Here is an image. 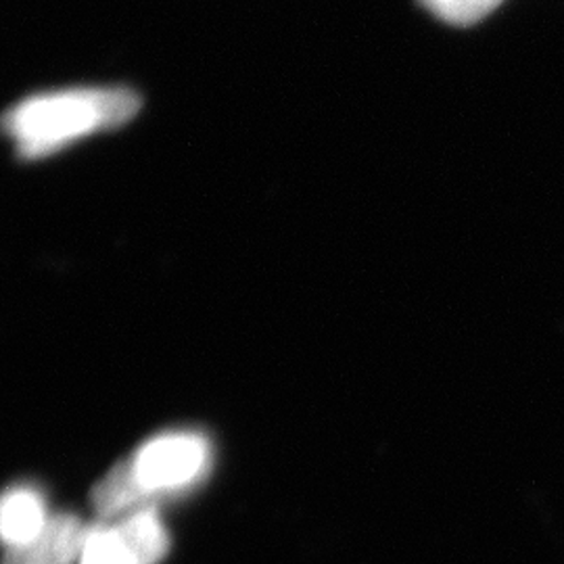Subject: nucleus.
I'll list each match as a JSON object with an SVG mask.
<instances>
[{"label": "nucleus", "instance_id": "1", "mask_svg": "<svg viewBox=\"0 0 564 564\" xmlns=\"http://www.w3.org/2000/svg\"><path fill=\"white\" fill-rule=\"evenodd\" d=\"M139 109L141 97L128 88H69L23 99L4 113L2 123L21 158L39 160L84 137L120 128Z\"/></svg>", "mask_w": 564, "mask_h": 564}, {"label": "nucleus", "instance_id": "2", "mask_svg": "<svg viewBox=\"0 0 564 564\" xmlns=\"http://www.w3.org/2000/svg\"><path fill=\"white\" fill-rule=\"evenodd\" d=\"M144 505L197 484L209 466V444L199 433H165L123 460Z\"/></svg>", "mask_w": 564, "mask_h": 564}, {"label": "nucleus", "instance_id": "6", "mask_svg": "<svg viewBox=\"0 0 564 564\" xmlns=\"http://www.w3.org/2000/svg\"><path fill=\"white\" fill-rule=\"evenodd\" d=\"M505 0H421L426 11L449 25H475L494 13Z\"/></svg>", "mask_w": 564, "mask_h": 564}, {"label": "nucleus", "instance_id": "4", "mask_svg": "<svg viewBox=\"0 0 564 564\" xmlns=\"http://www.w3.org/2000/svg\"><path fill=\"white\" fill-rule=\"evenodd\" d=\"M48 519L51 517L46 514V506L39 491H34L32 487L9 489L2 498L0 510L2 542L7 547L28 544L41 535Z\"/></svg>", "mask_w": 564, "mask_h": 564}, {"label": "nucleus", "instance_id": "5", "mask_svg": "<svg viewBox=\"0 0 564 564\" xmlns=\"http://www.w3.org/2000/svg\"><path fill=\"white\" fill-rule=\"evenodd\" d=\"M78 564H134L126 545L121 542L120 533L111 521L95 524L88 531L86 545Z\"/></svg>", "mask_w": 564, "mask_h": 564}, {"label": "nucleus", "instance_id": "3", "mask_svg": "<svg viewBox=\"0 0 564 564\" xmlns=\"http://www.w3.org/2000/svg\"><path fill=\"white\" fill-rule=\"evenodd\" d=\"M90 527L76 514H55L41 535L28 544L7 547L2 564H76L80 563Z\"/></svg>", "mask_w": 564, "mask_h": 564}]
</instances>
